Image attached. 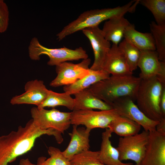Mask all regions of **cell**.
I'll list each match as a JSON object with an SVG mask.
<instances>
[{
  "mask_svg": "<svg viewBox=\"0 0 165 165\" xmlns=\"http://www.w3.org/2000/svg\"><path fill=\"white\" fill-rule=\"evenodd\" d=\"M18 165H37L31 163L29 160L27 158L22 159L20 161Z\"/></svg>",
  "mask_w": 165,
  "mask_h": 165,
  "instance_id": "cell-32",
  "label": "cell"
},
{
  "mask_svg": "<svg viewBox=\"0 0 165 165\" xmlns=\"http://www.w3.org/2000/svg\"><path fill=\"white\" fill-rule=\"evenodd\" d=\"M150 33L155 42L159 60L165 62V24H158L152 21L149 24Z\"/></svg>",
  "mask_w": 165,
  "mask_h": 165,
  "instance_id": "cell-24",
  "label": "cell"
},
{
  "mask_svg": "<svg viewBox=\"0 0 165 165\" xmlns=\"http://www.w3.org/2000/svg\"><path fill=\"white\" fill-rule=\"evenodd\" d=\"M48 152L50 157L48 159L43 156L40 157L38 159L37 165H71L70 160L59 148L50 146Z\"/></svg>",
  "mask_w": 165,
  "mask_h": 165,
  "instance_id": "cell-27",
  "label": "cell"
},
{
  "mask_svg": "<svg viewBox=\"0 0 165 165\" xmlns=\"http://www.w3.org/2000/svg\"><path fill=\"white\" fill-rule=\"evenodd\" d=\"M160 106L163 117L165 118V86L163 88L160 97Z\"/></svg>",
  "mask_w": 165,
  "mask_h": 165,
  "instance_id": "cell-30",
  "label": "cell"
},
{
  "mask_svg": "<svg viewBox=\"0 0 165 165\" xmlns=\"http://www.w3.org/2000/svg\"><path fill=\"white\" fill-rule=\"evenodd\" d=\"M138 67L141 79L157 77L165 83V62L160 61L156 50L141 51Z\"/></svg>",
  "mask_w": 165,
  "mask_h": 165,
  "instance_id": "cell-13",
  "label": "cell"
},
{
  "mask_svg": "<svg viewBox=\"0 0 165 165\" xmlns=\"http://www.w3.org/2000/svg\"><path fill=\"white\" fill-rule=\"evenodd\" d=\"M118 46L125 56L130 70L133 72L138 67L141 51L125 39Z\"/></svg>",
  "mask_w": 165,
  "mask_h": 165,
  "instance_id": "cell-25",
  "label": "cell"
},
{
  "mask_svg": "<svg viewBox=\"0 0 165 165\" xmlns=\"http://www.w3.org/2000/svg\"><path fill=\"white\" fill-rule=\"evenodd\" d=\"M89 75L75 82L64 86L63 90L71 95L89 88L97 82L108 78L110 75L103 70H93L90 69Z\"/></svg>",
  "mask_w": 165,
  "mask_h": 165,
  "instance_id": "cell-21",
  "label": "cell"
},
{
  "mask_svg": "<svg viewBox=\"0 0 165 165\" xmlns=\"http://www.w3.org/2000/svg\"><path fill=\"white\" fill-rule=\"evenodd\" d=\"M156 130L165 132V118L162 119L159 121L156 126Z\"/></svg>",
  "mask_w": 165,
  "mask_h": 165,
  "instance_id": "cell-31",
  "label": "cell"
},
{
  "mask_svg": "<svg viewBox=\"0 0 165 165\" xmlns=\"http://www.w3.org/2000/svg\"><path fill=\"white\" fill-rule=\"evenodd\" d=\"M25 92L13 97L10 101L13 105L31 104L39 106L46 98L49 90L43 81L35 79L27 82L24 86Z\"/></svg>",
  "mask_w": 165,
  "mask_h": 165,
  "instance_id": "cell-14",
  "label": "cell"
},
{
  "mask_svg": "<svg viewBox=\"0 0 165 165\" xmlns=\"http://www.w3.org/2000/svg\"><path fill=\"white\" fill-rule=\"evenodd\" d=\"M130 24L124 16L113 18L105 21L102 31L107 40L118 45L124 37L126 28Z\"/></svg>",
  "mask_w": 165,
  "mask_h": 165,
  "instance_id": "cell-19",
  "label": "cell"
},
{
  "mask_svg": "<svg viewBox=\"0 0 165 165\" xmlns=\"http://www.w3.org/2000/svg\"><path fill=\"white\" fill-rule=\"evenodd\" d=\"M123 37L141 51L156 50L154 41L151 34L137 31L133 24H130L127 28Z\"/></svg>",
  "mask_w": 165,
  "mask_h": 165,
  "instance_id": "cell-20",
  "label": "cell"
},
{
  "mask_svg": "<svg viewBox=\"0 0 165 165\" xmlns=\"http://www.w3.org/2000/svg\"><path fill=\"white\" fill-rule=\"evenodd\" d=\"M62 133L53 129L42 130L31 119L16 131L0 136V165H7L31 151L36 140L44 135L53 136L57 142L63 141Z\"/></svg>",
  "mask_w": 165,
  "mask_h": 165,
  "instance_id": "cell-1",
  "label": "cell"
},
{
  "mask_svg": "<svg viewBox=\"0 0 165 165\" xmlns=\"http://www.w3.org/2000/svg\"><path fill=\"white\" fill-rule=\"evenodd\" d=\"M141 165H165V132H148L147 144Z\"/></svg>",
  "mask_w": 165,
  "mask_h": 165,
  "instance_id": "cell-11",
  "label": "cell"
},
{
  "mask_svg": "<svg viewBox=\"0 0 165 165\" xmlns=\"http://www.w3.org/2000/svg\"><path fill=\"white\" fill-rule=\"evenodd\" d=\"M115 109L94 111L93 110H73L71 112V124L83 125L91 130L96 128H108L112 121L120 118Z\"/></svg>",
  "mask_w": 165,
  "mask_h": 165,
  "instance_id": "cell-6",
  "label": "cell"
},
{
  "mask_svg": "<svg viewBox=\"0 0 165 165\" xmlns=\"http://www.w3.org/2000/svg\"><path fill=\"white\" fill-rule=\"evenodd\" d=\"M75 104V100L68 93H57L49 90L48 95L43 102L38 107L39 108L45 107H54L62 106L69 110H73Z\"/></svg>",
  "mask_w": 165,
  "mask_h": 165,
  "instance_id": "cell-23",
  "label": "cell"
},
{
  "mask_svg": "<svg viewBox=\"0 0 165 165\" xmlns=\"http://www.w3.org/2000/svg\"><path fill=\"white\" fill-rule=\"evenodd\" d=\"M165 83L157 77L141 79L137 91V105L149 119L160 121L164 118L160 106L162 91Z\"/></svg>",
  "mask_w": 165,
  "mask_h": 165,
  "instance_id": "cell-4",
  "label": "cell"
},
{
  "mask_svg": "<svg viewBox=\"0 0 165 165\" xmlns=\"http://www.w3.org/2000/svg\"><path fill=\"white\" fill-rule=\"evenodd\" d=\"M139 3L150 11L157 24H165V0H139Z\"/></svg>",
  "mask_w": 165,
  "mask_h": 165,
  "instance_id": "cell-26",
  "label": "cell"
},
{
  "mask_svg": "<svg viewBox=\"0 0 165 165\" xmlns=\"http://www.w3.org/2000/svg\"><path fill=\"white\" fill-rule=\"evenodd\" d=\"M73 110L97 109L105 111L113 109L112 106L96 96L88 88L74 94Z\"/></svg>",
  "mask_w": 165,
  "mask_h": 165,
  "instance_id": "cell-17",
  "label": "cell"
},
{
  "mask_svg": "<svg viewBox=\"0 0 165 165\" xmlns=\"http://www.w3.org/2000/svg\"><path fill=\"white\" fill-rule=\"evenodd\" d=\"M82 32L89 39L94 52V61L90 69L102 70L105 60L111 46L110 42L105 38L98 26L85 29Z\"/></svg>",
  "mask_w": 165,
  "mask_h": 165,
  "instance_id": "cell-12",
  "label": "cell"
},
{
  "mask_svg": "<svg viewBox=\"0 0 165 165\" xmlns=\"http://www.w3.org/2000/svg\"><path fill=\"white\" fill-rule=\"evenodd\" d=\"M30 58L39 60L42 54L47 55L49 58L47 62L50 66H56L68 61H78L88 58L86 51L82 47L71 49L66 47L58 48H49L42 45L36 37L32 38L28 47Z\"/></svg>",
  "mask_w": 165,
  "mask_h": 165,
  "instance_id": "cell-5",
  "label": "cell"
},
{
  "mask_svg": "<svg viewBox=\"0 0 165 165\" xmlns=\"http://www.w3.org/2000/svg\"><path fill=\"white\" fill-rule=\"evenodd\" d=\"M141 126L128 119L121 117L112 122L108 128L120 137L132 136L139 133Z\"/></svg>",
  "mask_w": 165,
  "mask_h": 165,
  "instance_id": "cell-22",
  "label": "cell"
},
{
  "mask_svg": "<svg viewBox=\"0 0 165 165\" xmlns=\"http://www.w3.org/2000/svg\"><path fill=\"white\" fill-rule=\"evenodd\" d=\"M138 4L137 1L133 0L122 6L85 11L76 19L65 26L57 34V39L61 41L67 36L79 31L98 26L104 21L115 17L124 16L127 13H133Z\"/></svg>",
  "mask_w": 165,
  "mask_h": 165,
  "instance_id": "cell-2",
  "label": "cell"
},
{
  "mask_svg": "<svg viewBox=\"0 0 165 165\" xmlns=\"http://www.w3.org/2000/svg\"><path fill=\"white\" fill-rule=\"evenodd\" d=\"M31 113L32 119L42 130L53 129L63 134L71 124V112L35 107L31 108Z\"/></svg>",
  "mask_w": 165,
  "mask_h": 165,
  "instance_id": "cell-7",
  "label": "cell"
},
{
  "mask_svg": "<svg viewBox=\"0 0 165 165\" xmlns=\"http://www.w3.org/2000/svg\"><path fill=\"white\" fill-rule=\"evenodd\" d=\"M99 151L88 150L74 156L70 160L71 165H105L99 159Z\"/></svg>",
  "mask_w": 165,
  "mask_h": 165,
  "instance_id": "cell-28",
  "label": "cell"
},
{
  "mask_svg": "<svg viewBox=\"0 0 165 165\" xmlns=\"http://www.w3.org/2000/svg\"><path fill=\"white\" fill-rule=\"evenodd\" d=\"M110 105L121 116L138 124L144 130L149 132L156 130L159 121H153L148 118L130 97H124L119 98Z\"/></svg>",
  "mask_w": 165,
  "mask_h": 165,
  "instance_id": "cell-10",
  "label": "cell"
},
{
  "mask_svg": "<svg viewBox=\"0 0 165 165\" xmlns=\"http://www.w3.org/2000/svg\"><path fill=\"white\" fill-rule=\"evenodd\" d=\"M118 45L112 44L111 46L105 60L102 70L111 75H132L125 56Z\"/></svg>",
  "mask_w": 165,
  "mask_h": 165,
  "instance_id": "cell-15",
  "label": "cell"
},
{
  "mask_svg": "<svg viewBox=\"0 0 165 165\" xmlns=\"http://www.w3.org/2000/svg\"><path fill=\"white\" fill-rule=\"evenodd\" d=\"M112 132L106 128L102 134V141L98 157L105 165H134L132 163H124L119 159V152L112 145L110 138Z\"/></svg>",
  "mask_w": 165,
  "mask_h": 165,
  "instance_id": "cell-18",
  "label": "cell"
},
{
  "mask_svg": "<svg viewBox=\"0 0 165 165\" xmlns=\"http://www.w3.org/2000/svg\"><path fill=\"white\" fill-rule=\"evenodd\" d=\"M9 20V13L6 4L0 0V33L6 31L8 28Z\"/></svg>",
  "mask_w": 165,
  "mask_h": 165,
  "instance_id": "cell-29",
  "label": "cell"
},
{
  "mask_svg": "<svg viewBox=\"0 0 165 165\" xmlns=\"http://www.w3.org/2000/svg\"><path fill=\"white\" fill-rule=\"evenodd\" d=\"M148 132L143 130L134 135L120 137L116 148L119 154V159L123 160H131L134 165H141L147 143Z\"/></svg>",
  "mask_w": 165,
  "mask_h": 165,
  "instance_id": "cell-8",
  "label": "cell"
},
{
  "mask_svg": "<svg viewBox=\"0 0 165 165\" xmlns=\"http://www.w3.org/2000/svg\"><path fill=\"white\" fill-rule=\"evenodd\" d=\"M141 79L131 75H111L93 84L89 89L97 97L111 105L119 98L129 97L135 100Z\"/></svg>",
  "mask_w": 165,
  "mask_h": 165,
  "instance_id": "cell-3",
  "label": "cell"
},
{
  "mask_svg": "<svg viewBox=\"0 0 165 165\" xmlns=\"http://www.w3.org/2000/svg\"><path fill=\"white\" fill-rule=\"evenodd\" d=\"M90 131L86 128H78L73 125L72 132L69 134L71 138L69 143L62 152L64 156L70 160L74 156L89 150Z\"/></svg>",
  "mask_w": 165,
  "mask_h": 165,
  "instance_id": "cell-16",
  "label": "cell"
},
{
  "mask_svg": "<svg viewBox=\"0 0 165 165\" xmlns=\"http://www.w3.org/2000/svg\"><path fill=\"white\" fill-rule=\"evenodd\" d=\"M91 59L88 58L78 64L65 62L56 66L57 76L50 86L56 87L68 85L83 78L90 73L89 67Z\"/></svg>",
  "mask_w": 165,
  "mask_h": 165,
  "instance_id": "cell-9",
  "label": "cell"
}]
</instances>
